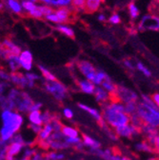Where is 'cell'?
Returning <instances> with one entry per match:
<instances>
[{"mask_svg": "<svg viewBox=\"0 0 159 160\" xmlns=\"http://www.w3.org/2000/svg\"><path fill=\"white\" fill-rule=\"evenodd\" d=\"M102 117L112 130L130 123V115L125 112V106L119 101H109L102 105Z\"/></svg>", "mask_w": 159, "mask_h": 160, "instance_id": "1", "label": "cell"}, {"mask_svg": "<svg viewBox=\"0 0 159 160\" xmlns=\"http://www.w3.org/2000/svg\"><path fill=\"white\" fill-rule=\"evenodd\" d=\"M2 127L0 129V138L4 141L9 140L21 129L24 119L21 113L13 111H2Z\"/></svg>", "mask_w": 159, "mask_h": 160, "instance_id": "2", "label": "cell"}, {"mask_svg": "<svg viewBox=\"0 0 159 160\" xmlns=\"http://www.w3.org/2000/svg\"><path fill=\"white\" fill-rule=\"evenodd\" d=\"M136 114L142 123L159 129V109L154 105L147 104L139 99L136 107Z\"/></svg>", "mask_w": 159, "mask_h": 160, "instance_id": "3", "label": "cell"}, {"mask_svg": "<svg viewBox=\"0 0 159 160\" xmlns=\"http://www.w3.org/2000/svg\"><path fill=\"white\" fill-rule=\"evenodd\" d=\"M7 97L13 104L14 110L19 113H29L33 104V100L31 95L26 92H21L17 89H12Z\"/></svg>", "mask_w": 159, "mask_h": 160, "instance_id": "4", "label": "cell"}, {"mask_svg": "<svg viewBox=\"0 0 159 160\" xmlns=\"http://www.w3.org/2000/svg\"><path fill=\"white\" fill-rule=\"evenodd\" d=\"M44 89L55 100L60 102L65 100L69 95L68 88L63 83L59 82L58 80H55V81H45Z\"/></svg>", "mask_w": 159, "mask_h": 160, "instance_id": "5", "label": "cell"}, {"mask_svg": "<svg viewBox=\"0 0 159 160\" xmlns=\"http://www.w3.org/2000/svg\"><path fill=\"white\" fill-rule=\"evenodd\" d=\"M116 100L123 104H127L131 102H138L139 98L138 94L129 88H126L124 86H117Z\"/></svg>", "mask_w": 159, "mask_h": 160, "instance_id": "6", "label": "cell"}, {"mask_svg": "<svg viewBox=\"0 0 159 160\" xmlns=\"http://www.w3.org/2000/svg\"><path fill=\"white\" fill-rule=\"evenodd\" d=\"M76 67L78 71L86 77L87 80H89L92 83L93 82L97 70L94 68V66L91 62L86 61V60H80V61L76 62Z\"/></svg>", "mask_w": 159, "mask_h": 160, "instance_id": "7", "label": "cell"}, {"mask_svg": "<svg viewBox=\"0 0 159 160\" xmlns=\"http://www.w3.org/2000/svg\"><path fill=\"white\" fill-rule=\"evenodd\" d=\"M140 31H159V17L154 14L145 15L138 25Z\"/></svg>", "mask_w": 159, "mask_h": 160, "instance_id": "8", "label": "cell"}, {"mask_svg": "<svg viewBox=\"0 0 159 160\" xmlns=\"http://www.w3.org/2000/svg\"><path fill=\"white\" fill-rule=\"evenodd\" d=\"M115 134L118 137H123V138H133L135 136H137L138 134H141L140 133V129H138L136 127H134L133 125H132L131 123L121 126V127H118L116 129L113 130Z\"/></svg>", "mask_w": 159, "mask_h": 160, "instance_id": "9", "label": "cell"}, {"mask_svg": "<svg viewBox=\"0 0 159 160\" xmlns=\"http://www.w3.org/2000/svg\"><path fill=\"white\" fill-rule=\"evenodd\" d=\"M77 106H78L79 109H81L82 111L86 112L89 115H91L95 120V121L97 122L99 127L105 123V121L103 120V117H102V113L99 112L97 109H94V108L90 107V106H88L86 104H83V103H78Z\"/></svg>", "mask_w": 159, "mask_h": 160, "instance_id": "10", "label": "cell"}, {"mask_svg": "<svg viewBox=\"0 0 159 160\" xmlns=\"http://www.w3.org/2000/svg\"><path fill=\"white\" fill-rule=\"evenodd\" d=\"M81 136H82L81 140H82V143H83L84 147L89 148L92 152L96 150L101 149V143L97 141V140L94 139L93 137H92L86 133H81Z\"/></svg>", "mask_w": 159, "mask_h": 160, "instance_id": "11", "label": "cell"}, {"mask_svg": "<svg viewBox=\"0 0 159 160\" xmlns=\"http://www.w3.org/2000/svg\"><path fill=\"white\" fill-rule=\"evenodd\" d=\"M93 95L95 97V100L97 101V103L102 106L104 104H106L107 102L110 101V94L109 92L104 90L101 86L99 87H95V90H94V92H93Z\"/></svg>", "mask_w": 159, "mask_h": 160, "instance_id": "12", "label": "cell"}, {"mask_svg": "<svg viewBox=\"0 0 159 160\" xmlns=\"http://www.w3.org/2000/svg\"><path fill=\"white\" fill-rule=\"evenodd\" d=\"M75 83L78 87V89L80 90L82 92L87 93V94H93L94 90H95V85L93 83H92L91 81L87 79H76L75 80Z\"/></svg>", "mask_w": 159, "mask_h": 160, "instance_id": "13", "label": "cell"}, {"mask_svg": "<svg viewBox=\"0 0 159 160\" xmlns=\"http://www.w3.org/2000/svg\"><path fill=\"white\" fill-rule=\"evenodd\" d=\"M10 81L12 82L14 85H16L18 88L24 89L27 87V79L24 74L18 72H11L10 73Z\"/></svg>", "mask_w": 159, "mask_h": 160, "instance_id": "14", "label": "cell"}, {"mask_svg": "<svg viewBox=\"0 0 159 160\" xmlns=\"http://www.w3.org/2000/svg\"><path fill=\"white\" fill-rule=\"evenodd\" d=\"M19 60H20V64L21 67L26 70L30 71L32 70V54L29 51H24L21 52L20 56H19Z\"/></svg>", "mask_w": 159, "mask_h": 160, "instance_id": "15", "label": "cell"}, {"mask_svg": "<svg viewBox=\"0 0 159 160\" xmlns=\"http://www.w3.org/2000/svg\"><path fill=\"white\" fill-rule=\"evenodd\" d=\"M55 15L58 18L59 23H69L71 21V16H72V12L70 9L66 7H62L60 9H57L54 12Z\"/></svg>", "mask_w": 159, "mask_h": 160, "instance_id": "16", "label": "cell"}, {"mask_svg": "<svg viewBox=\"0 0 159 160\" xmlns=\"http://www.w3.org/2000/svg\"><path fill=\"white\" fill-rule=\"evenodd\" d=\"M1 44L10 52L11 55H15V56H19V55H20V53H21L20 47L15 45L12 41H11L10 39H4V41Z\"/></svg>", "mask_w": 159, "mask_h": 160, "instance_id": "17", "label": "cell"}, {"mask_svg": "<svg viewBox=\"0 0 159 160\" xmlns=\"http://www.w3.org/2000/svg\"><path fill=\"white\" fill-rule=\"evenodd\" d=\"M135 151L139 152H147V153H152L154 152V148L149 144L146 140H142V141H139L134 145Z\"/></svg>", "mask_w": 159, "mask_h": 160, "instance_id": "18", "label": "cell"}, {"mask_svg": "<svg viewBox=\"0 0 159 160\" xmlns=\"http://www.w3.org/2000/svg\"><path fill=\"white\" fill-rule=\"evenodd\" d=\"M102 0H86V5H85V12L88 13L95 12L99 7H100Z\"/></svg>", "mask_w": 159, "mask_h": 160, "instance_id": "19", "label": "cell"}, {"mask_svg": "<svg viewBox=\"0 0 159 160\" xmlns=\"http://www.w3.org/2000/svg\"><path fill=\"white\" fill-rule=\"evenodd\" d=\"M61 132L69 138H77L79 137V131L72 126H66L63 124L62 129H61Z\"/></svg>", "mask_w": 159, "mask_h": 160, "instance_id": "20", "label": "cell"}, {"mask_svg": "<svg viewBox=\"0 0 159 160\" xmlns=\"http://www.w3.org/2000/svg\"><path fill=\"white\" fill-rule=\"evenodd\" d=\"M29 121L32 124L43 126L42 120H41V112L40 111H32L29 112Z\"/></svg>", "mask_w": 159, "mask_h": 160, "instance_id": "21", "label": "cell"}, {"mask_svg": "<svg viewBox=\"0 0 159 160\" xmlns=\"http://www.w3.org/2000/svg\"><path fill=\"white\" fill-rule=\"evenodd\" d=\"M7 61L9 63V67L12 71V72H17L19 69L21 68V64H20V60H19V56H15V55H11Z\"/></svg>", "mask_w": 159, "mask_h": 160, "instance_id": "22", "label": "cell"}, {"mask_svg": "<svg viewBox=\"0 0 159 160\" xmlns=\"http://www.w3.org/2000/svg\"><path fill=\"white\" fill-rule=\"evenodd\" d=\"M8 6L10 7V9L16 14H23V11H22V6L20 5L17 0H6Z\"/></svg>", "mask_w": 159, "mask_h": 160, "instance_id": "23", "label": "cell"}, {"mask_svg": "<svg viewBox=\"0 0 159 160\" xmlns=\"http://www.w3.org/2000/svg\"><path fill=\"white\" fill-rule=\"evenodd\" d=\"M47 160H65L66 155L62 152H58L55 151L44 152Z\"/></svg>", "mask_w": 159, "mask_h": 160, "instance_id": "24", "label": "cell"}, {"mask_svg": "<svg viewBox=\"0 0 159 160\" xmlns=\"http://www.w3.org/2000/svg\"><path fill=\"white\" fill-rule=\"evenodd\" d=\"M38 69L40 70L42 75H43L44 78L46 79V81H55V80H57L56 77H55V75L52 74L48 69H46V68L43 67L42 65H38Z\"/></svg>", "mask_w": 159, "mask_h": 160, "instance_id": "25", "label": "cell"}, {"mask_svg": "<svg viewBox=\"0 0 159 160\" xmlns=\"http://www.w3.org/2000/svg\"><path fill=\"white\" fill-rule=\"evenodd\" d=\"M56 30H57V31H59L60 32H62L63 34H65L66 36H68V37L72 38V39H74V38H75V34H74L73 31H72L71 28L67 27V26H64V25H59V26H57V27H56Z\"/></svg>", "mask_w": 159, "mask_h": 160, "instance_id": "26", "label": "cell"}, {"mask_svg": "<svg viewBox=\"0 0 159 160\" xmlns=\"http://www.w3.org/2000/svg\"><path fill=\"white\" fill-rule=\"evenodd\" d=\"M56 116V114H54L53 112H51L49 111H45L43 112H41V120H42V124H47L50 123L52 120Z\"/></svg>", "mask_w": 159, "mask_h": 160, "instance_id": "27", "label": "cell"}, {"mask_svg": "<svg viewBox=\"0 0 159 160\" xmlns=\"http://www.w3.org/2000/svg\"><path fill=\"white\" fill-rule=\"evenodd\" d=\"M125 106V112L129 114H134L136 113V107H137V102H131V103H127L124 104Z\"/></svg>", "mask_w": 159, "mask_h": 160, "instance_id": "28", "label": "cell"}, {"mask_svg": "<svg viewBox=\"0 0 159 160\" xmlns=\"http://www.w3.org/2000/svg\"><path fill=\"white\" fill-rule=\"evenodd\" d=\"M129 12H130V15H131V17H132V19L137 18L138 15H139V10H138V8L135 6V4L132 3V2L129 4Z\"/></svg>", "mask_w": 159, "mask_h": 160, "instance_id": "29", "label": "cell"}, {"mask_svg": "<svg viewBox=\"0 0 159 160\" xmlns=\"http://www.w3.org/2000/svg\"><path fill=\"white\" fill-rule=\"evenodd\" d=\"M72 4L75 10H78V11L85 10L86 0H72Z\"/></svg>", "mask_w": 159, "mask_h": 160, "instance_id": "30", "label": "cell"}, {"mask_svg": "<svg viewBox=\"0 0 159 160\" xmlns=\"http://www.w3.org/2000/svg\"><path fill=\"white\" fill-rule=\"evenodd\" d=\"M136 68H137V70L140 72H142L145 76H147V77H151L152 76V72H151V71L146 67V66H144L141 62H137V64H136Z\"/></svg>", "mask_w": 159, "mask_h": 160, "instance_id": "31", "label": "cell"}, {"mask_svg": "<svg viewBox=\"0 0 159 160\" xmlns=\"http://www.w3.org/2000/svg\"><path fill=\"white\" fill-rule=\"evenodd\" d=\"M22 6H23V8H24L28 12L33 11V10L37 7V6L34 5L33 2L29 1V0H23V1H22Z\"/></svg>", "mask_w": 159, "mask_h": 160, "instance_id": "32", "label": "cell"}, {"mask_svg": "<svg viewBox=\"0 0 159 160\" xmlns=\"http://www.w3.org/2000/svg\"><path fill=\"white\" fill-rule=\"evenodd\" d=\"M38 9L40 10L42 15L45 16V17H46L47 15H49V14H51V13H52V12H54L52 8H51V7H49V6H47V5H46V6H39Z\"/></svg>", "mask_w": 159, "mask_h": 160, "instance_id": "33", "label": "cell"}, {"mask_svg": "<svg viewBox=\"0 0 159 160\" xmlns=\"http://www.w3.org/2000/svg\"><path fill=\"white\" fill-rule=\"evenodd\" d=\"M71 3H72V0H52V5L65 7V6L71 4Z\"/></svg>", "mask_w": 159, "mask_h": 160, "instance_id": "34", "label": "cell"}, {"mask_svg": "<svg viewBox=\"0 0 159 160\" xmlns=\"http://www.w3.org/2000/svg\"><path fill=\"white\" fill-rule=\"evenodd\" d=\"M29 160H47L46 156H45V152H35L33 153V155L29 159Z\"/></svg>", "mask_w": 159, "mask_h": 160, "instance_id": "35", "label": "cell"}, {"mask_svg": "<svg viewBox=\"0 0 159 160\" xmlns=\"http://www.w3.org/2000/svg\"><path fill=\"white\" fill-rule=\"evenodd\" d=\"M29 14H30L32 17L36 18V19H40V18H42V16H43L42 13H41V12H40V10L38 9V7H36L33 11L30 12Z\"/></svg>", "mask_w": 159, "mask_h": 160, "instance_id": "36", "label": "cell"}, {"mask_svg": "<svg viewBox=\"0 0 159 160\" xmlns=\"http://www.w3.org/2000/svg\"><path fill=\"white\" fill-rule=\"evenodd\" d=\"M62 113H63V116H64L65 118L69 119V120H70V119H72V118L73 117V115H74V113H73L72 110H71L70 108H64V109H63Z\"/></svg>", "mask_w": 159, "mask_h": 160, "instance_id": "37", "label": "cell"}, {"mask_svg": "<svg viewBox=\"0 0 159 160\" xmlns=\"http://www.w3.org/2000/svg\"><path fill=\"white\" fill-rule=\"evenodd\" d=\"M109 21L112 23V24H119L121 22V19H120V16H119L117 13H113L110 18H109Z\"/></svg>", "mask_w": 159, "mask_h": 160, "instance_id": "38", "label": "cell"}, {"mask_svg": "<svg viewBox=\"0 0 159 160\" xmlns=\"http://www.w3.org/2000/svg\"><path fill=\"white\" fill-rule=\"evenodd\" d=\"M112 160H132V159L127 157V156H125V155H122L121 153L116 152L115 150H114V153H113V156H112Z\"/></svg>", "mask_w": 159, "mask_h": 160, "instance_id": "39", "label": "cell"}, {"mask_svg": "<svg viewBox=\"0 0 159 160\" xmlns=\"http://www.w3.org/2000/svg\"><path fill=\"white\" fill-rule=\"evenodd\" d=\"M152 100L153 104L155 105V107H157L159 109V92H154L152 95H151Z\"/></svg>", "mask_w": 159, "mask_h": 160, "instance_id": "40", "label": "cell"}, {"mask_svg": "<svg viewBox=\"0 0 159 160\" xmlns=\"http://www.w3.org/2000/svg\"><path fill=\"white\" fill-rule=\"evenodd\" d=\"M0 78L5 80V81H10V74L5 70H0Z\"/></svg>", "mask_w": 159, "mask_h": 160, "instance_id": "41", "label": "cell"}, {"mask_svg": "<svg viewBox=\"0 0 159 160\" xmlns=\"http://www.w3.org/2000/svg\"><path fill=\"white\" fill-rule=\"evenodd\" d=\"M29 128L35 133V134H37L39 132L41 131V129H42V126H38V125H34V124H32V123H30V125H29Z\"/></svg>", "mask_w": 159, "mask_h": 160, "instance_id": "42", "label": "cell"}, {"mask_svg": "<svg viewBox=\"0 0 159 160\" xmlns=\"http://www.w3.org/2000/svg\"><path fill=\"white\" fill-rule=\"evenodd\" d=\"M46 18L49 20V21H52V22H54V23H59L58 18H57V16L55 15L54 12H53L52 13H51V14L47 15V16H46Z\"/></svg>", "mask_w": 159, "mask_h": 160, "instance_id": "43", "label": "cell"}, {"mask_svg": "<svg viewBox=\"0 0 159 160\" xmlns=\"http://www.w3.org/2000/svg\"><path fill=\"white\" fill-rule=\"evenodd\" d=\"M41 107H42V103H40V102H33V104H32L30 112H32V111H40Z\"/></svg>", "mask_w": 159, "mask_h": 160, "instance_id": "44", "label": "cell"}, {"mask_svg": "<svg viewBox=\"0 0 159 160\" xmlns=\"http://www.w3.org/2000/svg\"><path fill=\"white\" fill-rule=\"evenodd\" d=\"M124 65H125L128 69H131V70L133 69V65H132V61H131L130 59H125V60H124Z\"/></svg>", "mask_w": 159, "mask_h": 160, "instance_id": "45", "label": "cell"}, {"mask_svg": "<svg viewBox=\"0 0 159 160\" xmlns=\"http://www.w3.org/2000/svg\"><path fill=\"white\" fill-rule=\"evenodd\" d=\"M98 19H99V20H101V21H105V20H106V17H105L103 14H100V15H99V17H98Z\"/></svg>", "mask_w": 159, "mask_h": 160, "instance_id": "46", "label": "cell"}, {"mask_svg": "<svg viewBox=\"0 0 159 160\" xmlns=\"http://www.w3.org/2000/svg\"><path fill=\"white\" fill-rule=\"evenodd\" d=\"M153 3H154L157 7H159V0H153Z\"/></svg>", "mask_w": 159, "mask_h": 160, "instance_id": "47", "label": "cell"}, {"mask_svg": "<svg viewBox=\"0 0 159 160\" xmlns=\"http://www.w3.org/2000/svg\"><path fill=\"white\" fill-rule=\"evenodd\" d=\"M2 9H3V4H2V3H0V12L2 11Z\"/></svg>", "mask_w": 159, "mask_h": 160, "instance_id": "48", "label": "cell"}, {"mask_svg": "<svg viewBox=\"0 0 159 160\" xmlns=\"http://www.w3.org/2000/svg\"><path fill=\"white\" fill-rule=\"evenodd\" d=\"M0 45H1V42H0Z\"/></svg>", "mask_w": 159, "mask_h": 160, "instance_id": "49", "label": "cell"}, {"mask_svg": "<svg viewBox=\"0 0 159 160\" xmlns=\"http://www.w3.org/2000/svg\"><path fill=\"white\" fill-rule=\"evenodd\" d=\"M102 1H104V0H102Z\"/></svg>", "mask_w": 159, "mask_h": 160, "instance_id": "50", "label": "cell"}, {"mask_svg": "<svg viewBox=\"0 0 159 160\" xmlns=\"http://www.w3.org/2000/svg\"><path fill=\"white\" fill-rule=\"evenodd\" d=\"M0 84H1V83H0Z\"/></svg>", "mask_w": 159, "mask_h": 160, "instance_id": "51", "label": "cell"}]
</instances>
